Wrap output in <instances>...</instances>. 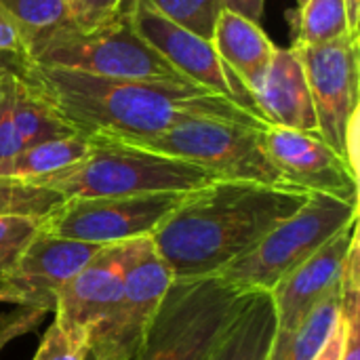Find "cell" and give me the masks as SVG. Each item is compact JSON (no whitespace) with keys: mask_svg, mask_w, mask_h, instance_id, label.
Wrapping results in <instances>:
<instances>
[{"mask_svg":"<svg viewBox=\"0 0 360 360\" xmlns=\"http://www.w3.org/2000/svg\"><path fill=\"white\" fill-rule=\"evenodd\" d=\"M11 101L6 103L4 112L0 114V177H11L13 173V165L17 160V156L23 152V146L19 141L15 122H13V114H11Z\"/></svg>","mask_w":360,"mask_h":360,"instance_id":"obj_31","label":"cell"},{"mask_svg":"<svg viewBox=\"0 0 360 360\" xmlns=\"http://www.w3.org/2000/svg\"><path fill=\"white\" fill-rule=\"evenodd\" d=\"M23 80L82 135H108L135 143L198 118L268 127L253 110L194 82L118 80L36 63Z\"/></svg>","mask_w":360,"mask_h":360,"instance_id":"obj_1","label":"cell"},{"mask_svg":"<svg viewBox=\"0 0 360 360\" xmlns=\"http://www.w3.org/2000/svg\"><path fill=\"white\" fill-rule=\"evenodd\" d=\"M15 80H17V78H4V80H0V114L4 112L6 103H8V101H11V97H13Z\"/></svg>","mask_w":360,"mask_h":360,"instance_id":"obj_37","label":"cell"},{"mask_svg":"<svg viewBox=\"0 0 360 360\" xmlns=\"http://www.w3.org/2000/svg\"><path fill=\"white\" fill-rule=\"evenodd\" d=\"M340 325L344 329L342 359L360 360V243L354 238L340 276Z\"/></svg>","mask_w":360,"mask_h":360,"instance_id":"obj_23","label":"cell"},{"mask_svg":"<svg viewBox=\"0 0 360 360\" xmlns=\"http://www.w3.org/2000/svg\"><path fill=\"white\" fill-rule=\"evenodd\" d=\"M99 249V245L38 232L21 253L13 272L4 278V285L19 295L21 306L53 312L63 285L72 281Z\"/></svg>","mask_w":360,"mask_h":360,"instance_id":"obj_14","label":"cell"},{"mask_svg":"<svg viewBox=\"0 0 360 360\" xmlns=\"http://www.w3.org/2000/svg\"><path fill=\"white\" fill-rule=\"evenodd\" d=\"M340 323V283L310 310L300 327L283 342H274L270 360H316Z\"/></svg>","mask_w":360,"mask_h":360,"instance_id":"obj_19","label":"cell"},{"mask_svg":"<svg viewBox=\"0 0 360 360\" xmlns=\"http://www.w3.org/2000/svg\"><path fill=\"white\" fill-rule=\"evenodd\" d=\"M253 293L221 276L173 278L131 360H207Z\"/></svg>","mask_w":360,"mask_h":360,"instance_id":"obj_4","label":"cell"},{"mask_svg":"<svg viewBox=\"0 0 360 360\" xmlns=\"http://www.w3.org/2000/svg\"><path fill=\"white\" fill-rule=\"evenodd\" d=\"M86 356H89L86 335L72 333L53 321L44 331L32 360H84Z\"/></svg>","mask_w":360,"mask_h":360,"instance_id":"obj_28","label":"cell"},{"mask_svg":"<svg viewBox=\"0 0 360 360\" xmlns=\"http://www.w3.org/2000/svg\"><path fill=\"white\" fill-rule=\"evenodd\" d=\"M359 236V219L338 232L325 247H321L306 264L293 270L281 285L274 287L272 300L276 308V338L287 340L310 310L340 283L348 251Z\"/></svg>","mask_w":360,"mask_h":360,"instance_id":"obj_15","label":"cell"},{"mask_svg":"<svg viewBox=\"0 0 360 360\" xmlns=\"http://www.w3.org/2000/svg\"><path fill=\"white\" fill-rule=\"evenodd\" d=\"M0 304H13V306H21V300H19V295H17L13 289H8L4 283H0Z\"/></svg>","mask_w":360,"mask_h":360,"instance_id":"obj_38","label":"cell"},{"mask_svg":"<svg viewBox=\"0 0 360 360\" xmlns=\"http://www.w3.org/2000/svg\"><path fill=\"white\" fill-rule=\"evenodd\" d=\"M356 219L359 205L329 194L310 192L297 213L272 228L255 249L236 259L219 276L238 289L270 293Z\"/></svg>","mask_w":360,"mask_h":360,"instance_id":"obj_6","label":"cell"},{"mask_svg":"<svg viewBox=\"0 0 360 360\" xmlns=\"http://www.w3.org/2000/svg\"><path fill=\"white\" fill-rule=\"evenodd\" d=\"M46 314H49L46 308H36V306H17L11 312H0V352L13 340L36 331V327Z\"/></svg>","mask_w":360,"mask_h":360,"instance_id":"obj_30","label":"cell"},{"mask_svg":"<svg viewBox=\"0 0 360 360\" xmlns=\"http://www.w3.org/2000/svg\"><path fill=\"white\" fill-rule=\"evenodd\" d=\"M150 238V236H148ZM143 238L101 247L89 264L63 285L55 302V323L72 333H84L105 316L116 302L127 268Z\"/></svg>","mask_w":360,"mask_h":360,"instance_id":"obj_13","label":"cell"},{"mask_svg":"<svg viewBox=\"0 0 360 360\" xmlns=\"http://www.w3.org/2000/svg\"><path fill=\"white\" fill-rule=\"evenodd\" d=\"M122 13L131 21L133 30L184 78L215 95L230 97L240 105L253 110L243 99V91H238L240 82L228 72L209 38H202L173 23L146 0H124Z\"/></svg>","mask_w":360,"mask_h":360,"instance_id":"obj_11","label":"cell"},{"mask_svg":"<svg viewBox=\"0 0 360 360\" xmlns=\"http://www.w3.org/2000/svg\"><path fill=\"white\" fill-rule=\"evenodd\" d=\"M65 198L49 188L34 186L17 177H0V217L21 215L44 219Z\"/></svg>","mask_w":360,"mask_h":360,"instance_id":"obj_25","label":"cell"},{"mask_svg":"<svg viewBox=\"0 0 360 360\" xmlns=\"http://www.w3.org/2000/svg\"><path fill=\"white\" fill-rule=\"evenodd\" d=\"M124 0H68L72 25L91 30L114 21L122 13Z\"/></svg>","mask_w":360,"mask_h":360,"instance_id":"obj_29","label":"cell"},{"mask_svg":"<svg viewBox=\"0 0 360 360\" xmlns=\"http://www.w3.org/2000/svg\"><path fill=\"white\" fill-rule=\"evenodd\" d=\"M171 283L173 276L156 253L152 238H143L127 268L116 302L86 331L89 354L97 360L133 359Z\"/></svg>","mask_w":360,"mask_h":360,"instance_id":"obj_9","label":"cell"},{"mask_svg":"<svg viewBox=\"0 0 360 360\" xmlns=\"http://www.w3.org/2000/svg\"><path fill=\"white\" fill-rule=\"evenodd\" d=\"M173 23L211 40L215 21L224 11L221 0H146Z\"/></svg>","mask_w":360,"mask_h":360,"instance_id":"obj_26","label":"cell"},{"mask_svg":"<svg viewBox=\"0 0 360 360\" xmlns=\"http://www.w3.org/2000/svg\"><path fill=\"white\" fill-rule=\"evenodd\" d=\"M342 342H344V329L338 323V329L333 331L331 340L327 342V346L321 350V354L316 356V360H340L342 359Z\"/></svg>","mask_w":360,"mask_h":360,"instance_id":"obj_35","label":"cell"},{"mask_svg":"<svg viewBox=\"0 0 360 360\" xmlns=\"http://www.w3.org/2000/svg\"><path fill=\"white\" fill-rule=\"evenodd\" d=\"M89 148H91L89 135H82V133H74V135H68L61 139L36 143L32 148H25L17 156L11 177L32 181V179L44 177V175L57 173V171L82 160L86 156Z\"/></svg>","mask_w":360,"mask_h":360,"instance_id":"obj_21","label":"cell"},{"mask_svg":"<svg viewBox=\"0 0 360 360\" xmlns=\"http://www.w3.org/2000/svg\"><path fill=\"white\" fill-rule=\"evenodd\" d=\"M251 101L266 124L319 135V120L306 72L293 46H276L266 78L251 95Z\"/></svg>","mask_w":360,"mask_h":360,"instance_id":"obj_16","label":"cell"},{"mask_svg":"<svg viewBox=\"0 0 360 360\" xmlns=\"http://www.w3.org/2000/svg\"><path fill=\"white\" fill-rule=\"evenodd\" d=\"M295 44H323L348 32L344 0H308L295 15Z\"/></svg>","mask_w":360,"mask_h":360,"instance_id":"obj_24","label":"cell"},{"mask_svg":"<svg viewBox=\"0 0 360 360\" xmlns=\"http://www.w3.org/2000/svg\"><path fill=\"white\" fill-rule=\"evenodd\" d=\"M186 194L65 198L51 215L40 219V232L99 247L148 238L179 207Z\"/></svg>","mask_w":360,"mask_h":360,"instance_id":"obj_8","label":"cell"},{"mask_svg":"<svg viewBox=\"0 0 360 360\" xmlns=\"http://www.w3.org/2000/svg\"><path fill=\"white\" fill-rule=\"evenodd\" d=\"M135 146L188 160L209 171L215 179L293 188L270 160L264 146V129L198 118L156 137L135 141Z\"/></svg>","mask_w":360,"mask_h":360,"instance_id":"obj_7","label":"cell"},{"mask_svg":"<svg viewBox=\"0 0 360 360\" xmlns=\"http://www.w3.org/2000/svg\"><path fill=\"white\" fill-rule=\"evenodd\" d=\"M32 61L25 55L0 53V80L4 78H25L30 74Z\"/></svg>","mask_w":360,"mask_h":360,"instance_id":"obj_33","label":"cell"},{"mask_svg":"<svg viewBox=\"0 0 360 360\" xmlns=\"http://www.w3.org/2000/svg\"><path fill=\"white\" fill-rule=\"evenodd\" d=\"M346 6V21H348V32L359 34L360 23V0H344Z\"/></svg>","mask_w":360,"mask_h":360,"instance_id":"obj_36","label":"cell"},{"mask_svg":"<svg viewBox=\"0 0 360 360\" xmlns=\"http://www.w3.org/2000/svg\"><path fill=\"white\" fill-rule=\"evenodd\" d=\"M264 2L266 0H221V6L230 13H236L240 17H247L255 23H259L264 15Z\"/></svg>","mask_w":360,"mask_h":360,"instance_id":"obj_34","label":"cell"},{"mask_svg":"<svg viewBox=\"0 0 360 360\" xmlns=\"http://www.w3.org/2000/svg\"><path fill=\"white\" fill-rule=\"evenodd\" d=\"M308 196L300 188L215 179L188 192L150 238L173 278L219 276Z\"/></svg>","mask_w":360,"mask_h":360,"instance_id":"obj_2","label":"cell"},{"mask_svg":"<svg viewBox=\"0 0 360 360\" xmlns=\"http://www.w3.org/2000/svg\"><path fill=\"white\" fill-rule=\"evenodd\" d=\"M82 160L30 184L59 192L63 198H108L158 192H192L215 177L181 158H173L116 137L89 135Z\"/></svg>","mask_w":360,"mask_h":360,"instance_id":"obj_3","label":"cell"},{"mask_svg":"<svg viewBox=\"0 0 360 360\" xmlns=\"http://www.w3.org/2000/svg\"><path fill=\"white\" fill-rule=\"evenodd\" d=\"M211 42L228 72L251 97L266 78L276 44L268 38L259 23L226 8L215 21Z\"/></svg>","mask_w":360,"mask_h":360,"instance_id":"obj_17","label":"cell"},{"mask_svg":"<svg viewBox=\"0 0 360 360\" xmlns=\"http://www.w3.org/2000/svg\"><path fill=\"white\" fill-rule=\"evenodd\" d=\"M264 146L289 186L359 205V175L316 133L268 124Z\"/></svg>","mask_w":360,"mask_h":360,"instance_id":"obj_12","label":"cell"},{"mask_svg":"<svg viewBox=\"0 0 360 360\" xmlns=\"http://www.w3.org/2000/svg\"><path fill=\"white\" fill-rule=\"evenodd\" d=\"M11 114H13V122H15V129H17L23 150L32 148L36 143H42V141L61 139V137L76 133L68 122H63L51 110V105L23 78L15 80Z\"/></svg>","mask_w":360,"mask_h":360,"instance_id":"obj_20","label":"cell"},{"mask_svg":"<svg viewBox=\"0 0 360 360\" xmlns=\"http://www.w3.org/2000/svg\"><path fill=\"white\" fill-rule=\"evenodd\" d=\"M40 219L4 215L0 217V283L13 272L25 247L38 236Z\"/></svg>","mask_w":360,"mask_h":360,"instance_id":"obj_27","label":"cell"},{"mask_svg":"<svg viewBox=\"0 0 360 360\" xmlns=\"http://www.w3.org/2000/svg\"><path fill=\"white\" fill-rule=\"evenodd\" d=\"M276 338L272 293L255 291L207 360H270Z\"/></svg>","mask_w":360,"mask_h":360,"instance_id":"obj_18","label":"cell"},{"mask_svg":"<svg viewBox=\"0 0 360 360\" xmlns=\"http://www.w3.org/2000/svg\"><path fill=\"white\" fill-rule=\"evenodd\" d=\"M84 360H97V359H95L93 354H89V356H86V359H84Z\"/></svg>","mask_w":360,"mask_h":360,"instance_id":"obj_39","label":"cell"},{"mask_svg":"<svg viewBox=\"0 0 360 360\" xmlns=\"http://www.w3.org/2000/svg\"><path fill=\"white\" fill-rule=\"evenodd\" d=\"M306 2H308V0H300V4H306Z\"/></svg>","mask_w":360,"mask_h":360,"instance_id":"obj_40","label":"cell"},{"mask_svg":"<svg viewBox=\"0 0 360 360\" xmlns=\"http://www.w3.org/2000/svg\"><path fill=\"white\" fill-rule=\"evenodd\" d=\"M27 57L36 65L76 70L101 78L190 82L133 30L124 13L99 27L65 25L36 38L27 44Z\"/></svg>","mask_w":360,"mask_h":360,"instance_id":"obj_5","label":"cell"},{"mask_svg":"<svg viewBox=\"0 0 360 360\" xmlns=\"http://www.w3.org/2000/svg\"><path fill=\"white\" fill-rule=\"evenodd\" d=\"M293 49L306 72L319 120V137L344 158L348 120L359 110L360 99L359 34L346 32L323 44L293 42Z\"/></svg>","mask_w":360,"mask_h":360,"instance_id":"obj_10","label":"cell"},{"mask_svg":"<svg viewBox=\"0 0 360 360\" xmlns=\"http://www.w3.org/2000/svg\"><path fill=\"white\" fill-rule=\"evenodd\" d=\"M0 53H13V55L27 57V46H25L21 32L2 11H0Z\"/></svg>","mask_w":360,"mask_h":360,"instance_id":"obj_32","label":"cell"},{"mask_svg":"<svg viewBox=\"0 0 360 360\" xmlns=\"http://www.w3.org/2000/svg\"><path fill=\"white\" fill-rule=\"evenodd\" d=\"M0 11L17 25L25 46L36 38L72 25L68 0H0Z\"/></svg>","mask_w":360,"mask_h":360,"instance_id":"obj_22","label":"cell"}]
</instances>
